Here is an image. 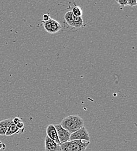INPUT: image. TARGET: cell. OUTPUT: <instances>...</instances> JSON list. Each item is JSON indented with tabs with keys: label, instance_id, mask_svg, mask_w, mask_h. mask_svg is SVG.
<instances>
[{
	"label": "cell",
	"instance_id": "14",
	"mask_svg": "<svg viewBox=\"0 0 137 151\" xmlns=\"http://www.w3.org/2000/svg\"><path fill=\"white\" fill-rule=\"evenodd\" d=\"M50 19H51V17L49 14H46L43 15V22H47Z\"/></svg>",
	"mask_w": 137,
	"mask_h": 151
},
{
	"label": "cell",
	"instance_id": "11",
	"mask_svg": "<svg viewBox=\"0 0 137 151\" xmlns=\"http://www.w3.org/2000/svg\"><path fill=\"white\" fill-rule=\"evenodd\" d=\"M71 11L75 16H76L77 17H82V14H83L82 10L81 9V8L78 6H75L74 7H73Z\"/></svg>",
	"mask_w": 137,
	"mask_h": 151
},
{
	"label": "cell",
	"instance_id": "9",
	"mask_svg": "<svg viewBox=\"0 0 137 151\" xmlns=\"http://www.w3.org/2000/svg\"><path fill=\"white\" fill-rule=\"evenodd\" d=\"M12 123V119H8L0 121V135H5L9 125Z\"/></svg>",
	"mask_w": 137,
	"mask_h": 151
},
{
	"label": "cell",
	"instance_id": "6",
	"mask_svg": "<svg viewBox=\"0 0 137 151\" xmlns=\"http://www.w3.org/2000/svg\"><path fill=\"white\" fill-rule=\"evenodd\" d=\"M57 132L59 141L61 144H63L70 141L71 134L67 130L63 129L60 124L54 125Z\"/></svg>",
	"mask_w": 137,
	"mask_h": 151
},
{
	"label": "cell",
	"instance_id": "7",
	"mask_svg": "<svg viewBox=\"0 0 137 151\" xmlns=\"http://www.w3.org/2000/svg\"><path fill=\"white\" fill-rule=\"evenodd\" d=\"M44 144L45 151H61L60 145L49 138L47 136L45 138Z\"/></svg>",
	"mask_w": 137,
	"mask_h": 151
},
{
	"label": "cell",
	"instance_id": "12",
	"mask_svg": "<svg viewBox=\"0 0 137 151\" xmlns=\"http://www.w3.org/2000/svg\"><path fill=\"white\" fill-rule=\"evenodd\" d=\"M116 2L121 6H127V0H118L116 1Z\"/></svg>",
	"mask_w": 137,
	"mask_h": 151
},
{
	"label": "cell",
	"instance_id": "16",
	"mask_svg": "<svg viewBox=\"0 0 137 151\" xmlns=\"http://www.w3.org/2000/svg\"><path fill=\"white\" fill-rule=\"evenodd\" d=\"M17 126L20 130L23 129L24 128V123L22 122H20L18 124H17Z\"/></svg>",
	"mask_w": 137,
	"mask_h": 151
},
{
	"label": "cell",
	"instance_id": "15",
	"mask_svg": "<svg viewBox=\"0 0 137 151\" xmlns=\"http://www.w3.org/2000/svg\"><path fill=\"white\" fill-rule=\"evenodd\" d=\"M20 122H22V120H21V119H20V117H15L14 119H12V122H13V123L14 124H18L19 123H20Z\"/></svg>",
	"mask_w": 137,
	"mask_h": 151
},
{
	"label": "cell",
	"instance_id": "10",
	"mask_svg": "<svg viewBox=\"0 0 137 151\" xmlns=\"http://www.w3.org/2000/svg\"><path fill=\"white\" fill-rule=\"evenodd\" d=\"M20 132V130L17 127V125L14 124L13 122L9 125L7 132L5 134V135L7 136H11L12 135H14L15 134H18Z\"/></svg>",
	"mask_w": 137,
	"mask_h": 151
},
{
	"label": "cell",
	"instance_id": "1",
	"mask_svg": "<svg viewBox=\"0 0 137 151\" xmlns=\"http://www.w3.org/2000/svg\"><path fill=\"white\" fill-rule=\"evenodd\" d=\"M60 124L71 134L83 127L84 122L78 115H70L63 119Z\"/></svg>",
	"mask_w": 137,
	"mask_h": 151
},
{
	"label": "cell",
	"instance_id": "8",
	"mask_svg": "<svg viewBox=\"0 0 137 151\" xmlns=\"http://www.w3.org/2000/svg\"><path fill=\"white\" fill-rule=\"evenodd\" d=\"M46 132H47V136L49 138L54 141L55 142H56L59 145H61V143L59 141L57 132L54 124H50L47 126L46 129Z\"/></svg>",
	"mask_w": 137,
	"mask_h": 151
},
{
	"label": "cell",
	"instance_id": "13",
	"mask_svg": "<svg viewBox=\"0 0 137 151\" xmlns=\"http://www.w3.org/2000/svg\"><path fill=\"white\" fill-rule=\"evenodd\" d=\"M127 4L130 6H134L137 5V1L136 0H128Z\"/></svg>",
	"mask_w": 137,
	"mask_h": 151
},
{
	"label": "cell",
	"instance_id": "4",
	"mask_svg": "<svg viewBox=\"0 0 137 151\" xmlns=\"http://www.w3.org/2000/svg\"><path fill=\"white\" fill-rule=\"evenodd\" d=\"M43 23L44 29L50 34L56 33L62 29V26L59 22L52 18L47 22H43Z\"/></svg>",
	"mask_w": 137,
	"mask_h": 151
},
{
	"label": "cell",
	"instance_id": "3",
	"mask_svg": "<svg viewBox=\"0 0 137 151\" xmlns=\"http://www.w3.org/2000/svg\"><path fill=\"white\" fill-rule=\"evenodd\" d=\"M64 19L66 23L71 27L74 28L81 27L83 24V21L82 17H77L75 16L71 11L65 13Z\"/></svg>",
	"mask_w": 137,
	"mask_h": 151
},
{
	"label": "cell",
	"instance_id": "2",
	"mask_svg": "<svg viewBox=\"0 0 137 151\" xmlns=\"http://www.w3.org/2000/svg\"><path fill=\"white\" fill-rule=\"evenodd\" d=\"M90 141L84 140H72L61 144V151H85Z\"/></svg>",
	"mask_w": 137,
	"mask_h": 151
},
{
	"label": "cell",
	"instance_id": "5",
	"mask_svg": "<svg viewBox=\"0 0 137 151\" xmlns=\"http://www.w3.org/2000/svg\"><path fill=\"white\" fill-rule=\"evenodd\" d=\"M72 140H84L90 141V137L87 130L84 126L75 132L71 134L70 141Z\"/></svg>",
	"mask_w": 137,
	"mask_h": 151
}]
</instances>
